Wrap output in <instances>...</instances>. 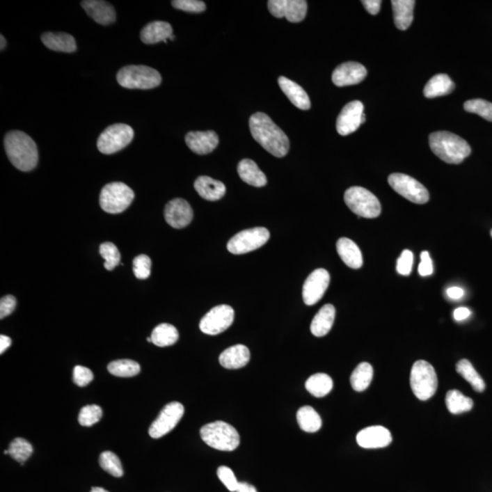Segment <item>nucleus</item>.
<instances>
[{
  "mask_svg": "<svg viewBox=\"0 0 492 492\" xmlns=\"http://www.w3.org/2000/svg\"><path fill=\"white\" fill-rule=\"evenodd\" d=\"M249 127L253 139L271 154L282 158L289 152L290 143L287 135L268 115L263 113L252 115Z\"/></svg>",
  "mask_w": 492,
  "mask_h": 492,
  "instance_id": "nucleus-1",
  "label": "nucleus"
},
{
  "mask_svg": "<svg viewBox=\"0 0 492 492\" xmlns=\"http://www.w3.org/2000/svg\"><path fill=\"white\" fill-rule=\"evenodd\" d=\"M6 153L8 160L22 172H31L38 161V147L28 134L20 131H13L6 135Z\"/></svg>",
  "mask_w": 492,
  "mask_h": 492,
  "instance_id": "nucleus-2",
  "label": "nucleus"
},
{
  "mask_svg": "<svg viewBox=\"0 0 492 492\" xmlns=\"http://www.w3.org/2000/svg\"><path fill=\"white\" fill-rule=\"evenodd\" d=\"M431 151L445 163L459 164L470 154L471 148L466 141L452 132H433L429 136Z\"/></svg>",
  "mask_w": 492,
  "mask_h": 492,
  "instance_id": "nucleus-3",
  "label": "nucleus"
},
{
  "mask_svg": "<svg viewBox=\"0 0 492 492\" xmlns=\"http://www.w3.org/2000/svg\"><path fill=\"white\" fill-rule=\"evenodd\" d=\"M200 434L208 446L221 452H234L240 445L239 433L223 421H214L203 426Z\"/></svg>",
  "mask_w": 492,
  "mask_h": 492,
  "instance_id": "nucleus-4",
  "label": "nucleus"
},
{
  "mask_svg": "<svg viewBox=\"0 0 492 492\" xmlns=\"http://www.w3.org/2000/svg\"><path fill=\"white\" fill-rule=\"evenodd\" d=\"M117 81L123 88L150 90L161 84V76L152 68L143 65H129L119 70Z\"/></svg>",
  "mask_w": 492,
  "mask_h": 492,
  "instance_id": "nucleus-5",
  "label": "nucleus"
},
{
  "mask_svg": "<svg viewBox=\"0 0 492 492\" xmlns=\"http://www.w3.org/2000/svg\"><path fill=\"white\" fill-rule=\"evenodd\" d=\"M411 386L415 396L428 400L438 390L437 373L431 364L425 360L415 362L411 373Z\"/></svg>",
  "mask_w": 492,
  "mask_h": 492,
  "instance_id": "nucleus-6",
  "label": "nucleus"
},
{
  "mask_svg": "<svg viewBox=\"0 0 492 492\" xmlns=\"http://www.w3.org/2000/svg\"><path fill=\"white\" fill-rule=\"evenodd\" d=\"M134 197V191L128 185L120 182H111L102 188L100 205L106 213L120 214L131 205Z\"/></svg>",
  "mask_w": 492,
  "mask_h": 492,
  "instance_id": "nucleus-7",
  "label": "nucleus"
},
{
  "mask_svg": "<svg viewBox=\"0 0 492 492\" xmlns=\"http://www.w3.org/2000/svg\"><path fill=\"white\" fill-rule=\"evenodd\" d=\"M344 203L359 217L373 219L381 214V205L371 191L363 187H354L344 193Z\"/></svg>",
  "mask_w": 492,
  "mask_h": 492,
  "instance_id": "nucleus-8",
  "label": "nucleus"
},
{
  "mask_svg": "<svg viewBox=\"0 0 492 492\" xmlns=\"http://www.w3.org/2000/svg\"><path fill=\"white\" fill-rule=\"evenodd\" d=\"M134 131L131 126L117 123L109 126L100 135L97 147L99 151L104 154H113L128 146L134 140Z\"/></svg>",
  "mask_w": 492,
  "mask_h": 492,
  "instance_id": "nucleus-9",
  "label": "nucleus"
},
{
  "mask_svg": "<svg viewBox=\"0 0 492 492\" xmlns=\"http://www.w3.org/2000/svg\"><path fill=\"white\" fill-rule=\"evenodd\" d=\"M270 238V232L267 228H255L244 230L228 241V251L234 255L255 251L267 244Z\"/></svg>",
  "mask_w": 492,
  "mask_h": 492,
  "instance_id": "nucleus-10",
  "label": "nucleus"
},
{
  "mask_svg": "<svg viewBox=\"0 0 492 492\" xmlns=\"http://www.w3.org/2000/svg\"><path fill=\"white\" fill-rule=\"evenodd\" d=\"M388 184L392 189L408 201L417 205H424L429 200V191L424 185L412 177L403 173H393L388 177Z\"/></svg>",
  "mask_w": 492,
  "mask_h": 492,
  "instance_id": "nucleus-11",
  "label": "nucleus"
},
{
  "mask_svg": "<svg viewBox=\"0 0 492 492\" xmlns=\"http://www.w3.org/2000/svg\"><path fill=\"white\" fill-rule=\"evenodd\" d=\"M234 319L235 311L231 306L217 305L202 318L200 329L206 335H219L232 326Z\"/></svg>",
  "mask_w": 492,
  "mask_h": 492,
  "instance_id": "nucleus-12",
  "label": "nucleus"
},
{
  "mask_svg": "<svg viewBox=\"0 0 492 492\" xmlns=\"http://www.w3.org/2000/svg\"><path fill=\"white\" fill-rule=\"evenodd\" d=\"M184 414V408L180 402H170L161 411L149 429L152 438H160L175 428Z\"/></svg>",
  "mask_w": 492,
  "mask_h": 492,
  "instance_id": "nucleus-13",
  "label": "nucleus"
},
{
  "mask_svg": "<svg viewBox=\"0 0 492 492\" xmlns=\"http://www.w3.org/2000/svg\"><path fill=\"white\" fill-rule=\"evenodd\" d=\"M330 275L328 271L320 268L315 270L306 278L303 285V300L306 305H314L319 302L328 290Z\"/></svg>",
  "mask_w": 492,
  "mask_h": 492,
  "instance_id": "nucleus-14",
  "label": "nucleus"
},
{
  "mask_svg": "<svg viewBox=\"0 0 492 492\" xmlns=\"http://www.w3.org/2000/svg\"><path fill=\"white\" fill-rule=\"evenodd\" d=\"M267 4L273 17H285L293 23L301 22L308 13V2L305 0H269Z\"/></svg>",
  "mask_w": 492,
  "mask_h": 492,
  "instance_id": "nucleus-15",
  "label": "nucleus"
},
{
  "mask_svg": "<svg viewBox=\"0 0 492 492\" xmlns=\"http://www.w3.org/2000/svg\"><path fill=\"white\" fill-rule=\"evenodd\" d=\"M364 105L359 101L347 103L337 120V131L342 136L355 132L360 127L364 116Z\"/></svg>",
  "mask_w": 492,
  "mask_h": 492,
  "instance_id": "nucleus-16",
  "label": "nucleus"
},
{
  "mask_svg": "<svg viewBox=\"0 0 492 492\" xmlns=\"http://www.w3.org/2000/svg\"><path fill=\"white\" fill-rule=\"evenodd\" d=\"M164 218L168 225L175 229H182L189 225L193 218V212L189 203L177 198L165 206Z\"/></svg>",
  "mask_w": 492,
  "mask_h": 492,
  "instance_id": "nucleus-17",
  "label": "nucleus"
},
{
  "mask_svg": "<svg viewBox=\"0 0 492 492\" xmlns=\"http://www.w3.org/2000/svg\"><path fill=\"white\" fill-rule=\"evenodd\" d=\"M367 74L366 68L358 63H344L340 65L332 74L335 86L344 87L360 84Z\"/></svg>",
  "mask_w": 492,
  "mask_h": 492,
  "instance_id": "nucleus-18",
  "label": "nucleus"
},
{
  "mask_svg": "<svg viewBox=\"0 0 492 492\" xmlns=\"http://www.w3.org/2000/svg\"><path fill=\"white\" fill-rule=\"evenodd\" d=\"M356 442L364 449H381L392 442V435L382 426H372L362 429L356 435Z\"/></svg>",
  "mask_w": 492,
  "mask_h": 492,
  "instance_id": "nucleus-19",
  "label": "nucleus"
},
{
  "mask_svg": "<svg viewBox=\"0 0 492 492\" xmlns=\"http://www.w3.org/2000/svg\"><path fill=\"white\" fill-rule=\"evenodd\" d=\"M185 143L191 152L196 154L205 155L216 148L219 138L214 131L191 132L185 136Z\"/></svg>",
  "mask_w": 492,
  "mask_h": 492,
  "instance_id": "nucleus-20",
  "label": "nucleus"
},
{
  "mask_svg": "<svg viewBox=\"0 0 492 492\" xmlns=\"http://www.w3.org/2000/svg\"><path fill=\"white\" fill-rule=\"evenodd\" d=\"M82 8L88 16L99 24L108 26L116 22V13L113 6L102 0H85L81 2Z\"/></svg>",
  "mask_w": 492,
  "mask_h": 492,
  "instance_id": "nucleus-21",
  "label": "nucleus"
},
{
  "mask_svg": "<svg viewBox=\"0 0 492 492\" xmlns=\"http://www.w3.org/2000/svg\"><path fill=\"white\" fill-rule=\"evenodd\" d=\"M278 84L283 93L296 108L303 111H308L311 108L310 99L308 93L296 82L281 76L279 77Z\"/></svg>",
  "mask_w": 492,
  "mask_h": 492,
  "instance_id": "nucleus-22",
  "label": "nucleus"
},
{
  "mask_svg": "<svg viewBox=\"0 0 492 492\" xmlns=\"http://www.w3.org/2000/svg\"><path fill=\"white\" fill-rule=\"evenodd\" d=\"M250 361L248 347L244 344H235L225 349L219 356L221 366L228 370H239L246 367Z\"/></svg>",
  "mask_w": 492,
  "mask_h": 492,
  "instance_id": "nucleus-23",
  "label": "nucleus"
},
{
  "mask_svg": "<svg viewBox=\"0 0 492 492\" xmlns=\"http://www.w3.org/2000/svg\"><path fill=\"white\" fill-rule=\"evenodd\" d=\"M194 188L199 196L207 201H218L226 193L225 185L208 176H200L194 182Z\"/></svg>",
  "mask_w": 492,
  "mask_h": 492,
  "instance_id": "nucleus-24",
  "label": "nucleus"
},
{
  "mask_svg": "<svg viewBox=\"0 0 492 492\" xmlns=\"http://www.w3.org/2000/svg\"><path fill=\"white\" fill-rule=\"evenodd\" d=\"M337 250L342 261L352 268L359 269L363 265V256L359 247L349 238H340L337 243Z\"/></svg>",
  "mask_w": 492,
  "mask_h": 492,
  "instance_id": "nucleus-25",
  "label": "nucleus"
},
{
  "mask_svg": "<svg viewBox=\"0 0 492 492\" xmlns=\"http://www.w3.org/2000/svg\"><path fill=\"white\" fill-rule=\"evenodd\" d=\"M335 309L334 305H325L318 311L312 321L310 330L315 337L322 338L328 335L334 325Z\"/></svg>",
  "mask_w": 492,
  "mask_h": 492,
  "instance_id": "nucleus-26",
  "label": "nucleus"
},
{
  "mask_svg": "<svg viewBox=\"0 0 492 492\" xmlns=\"http://www.w3.org/2000/svg\"><path fill=\"white\" fill-rule=\"evenodd\" d=\"M173 35V26L165 22H153L149 23L141 31V40L145 44H155L164 41Z\"/></svg>",
  "mask_w": 492,
  "mask_h": 492,
  "instance_id": "nucleus-27",
  "label": "nucleus"
},
{
  "mask_svg": "<svg viewBox=\"0 0 492 492\" xmlns=\"http://www.w3.org/2000/svg\"><path fill=\"white\" fill-rule=\"evenodd\" d=\"M41 40L44 45L51 51L72 53L77 49L75 38L72 35L63 32H47L41 36Z\"/></svg>",
  "mask_w": 492,
  "mask_h": 492,
  "instance_id": "nucleus-28",
  "label": "nucleus"
},
{
  "mask_svg": "<svg viewBox=\"0 0 492 492\" xmlns=\"http://www.w3.org/2000/svg\"><path fill=\"white\" fill-rule=\"evenodd\" d=\"M394 22L400 31H406L413 22V10L416 2L414 0H393Z\"/></svg>",
  "mask_w": 492,
  "mask_h": 492,
  "instance_id": "nucleus-29",
  "label": "nucleus"
},
{
  "mask_svg": "<svg viewBox=\"0 0 492 492\" xmlns=\"http://www.w3.org/2000/svg\"><path fill=\"white\" fill-rule=\"evenodd\" d=\"M238 175L244 182L255 187H263L267 184V176L259 169L257 164L250 159H244L238 164Z\"/></svg>",
  "mask_w": 492,
  "mask_h": 492,
  "instance_id": "nucleus-30",
  "label": "nucleus"
},
{
  "mask_svg": "<svg viewBox=\"0 0 492 492\" xmlns=\"http://www.w3.org/2000/svg\"><path fill=\"white\" fill-rule=\"evenodd\" d=\"M455 88L454 82L446 74H438L433 77L424 88V96L433 99L447 95Z\"/></svg>",
  "mask_w": 492,
  "mask_h": 492,
  "instance_id": "nucleus-31",
  "label": "nucleus"
},
{
  "mask_svg": "<svg viewBox=\"0 0 492 492\" xmlns=\"http://www.w3.org/2000/svg\"><path fill=\"white\" fill-rule=\"evenodd\" d=\"M296 418L300 429L305 432H317L322 427V420H321L319 414L310 406L300 408L297 411Z\"/></svg>",
  "mask_w": 492,
  "mask_h": 492,
  "instance_id": "nucleus-32",
  "label": "nucleus"
},
{
  "mask_svg": "<svg viewBox=\"0 0 492 492\" xmlns=\"http://www.w3.org/2000/svg\"><path fill=\"white\" fill-rule=\"evenodd\" d=\"M333 380L328 374L317 373L311 376L305 382V388L316 397H323L333 390Z\"/></svg>",
  "mask_w": 492,
  "mask_h": 492,
  "instance_id": "nucleus-33",
  "label": "nucleus"
},
{
  "mask_svg": "<svg viewBox=\"0 0 492 492\" xmlns=\"http://www.w3.org/2000/svg\"><path fill=\"white\" fill-rule=\"evenodd\" d=\"M152 343L160 347H170L179 340V333L175 326L170 324H161L156 326L152 333Z\"/></svg>",
  "mask_w": 492,
  "mask_h": 492,
  "instance_id": "nucleus-34",
  "label": "nucleus"
},
{
  "mask_svg": "<svg viewBox=\"0 0 492 492\" xmlns=\"http://www.w3.org/2000/svg\"><path fill=\"white\" fill-rule=\"evenodd\" d=\"M373 375V367L370 363L363 362V363L359 364L353 371L351 378H350L353 390L356 392L366 390L370 387V383L372 382Z\"/></svg>",
  "mask_w": 492,
  "mask_h": 492,
  "instance_id": "nucleus-35",
  "label": "nucleus"
},
{
  "mask_svg": "<svg viewBox=\"0 0 492 492\" xmlns=\"http://www.w3.org/2000/svg\"><path fill=\"white\" fill-rule=\"evenodd\" d=\"M456 370L462 378L470 383L474 390L477 392L484 391L486 387L484 380L479 375L473 364L468 359H461L457 364Z\"/></svg>",
  "mask_w": 492,
  "mask_h": 492,
  "instance_id": "nucleus-36",
  "label": "nucleus"
},
{
  "mask_svg": "<svg viewBox=\"0 0 492 492\" xmlns=\"http://www.w3.org/2000/svg\"><path fill=\"white\" fill-rule=\"evenodd\" d=\"M473 400L464 396L461 391L450 390L446 396V405L450 413L461 414L471 411L473 408Z\"/></svg>",
  "mask_w": 492,
  "mask_h": 492,
  "instance_id": "nucleus-37",
  "label": "nucleus"
},
{
  "mask_svg": "<svg viewBox=\"0 0 492 492\" xmlns=\"http://www.w3.org/2000/svg\"><path fill=\"white\" fill-rule=\"evenodd\" d=\"M109 372L111 375L120 376V378H132L137 376L140 373V365L129 359H122L111 362L108 366Z\"/></svg>",
  "mask_w": 492,
  "mask_h": 492,
  "instance_id": "nucleus-38",
  "label": "nucleus"
},
{
  "mask_svg": "<svg viewBox=\"0 0 492 492\" xmlns=\"http://www.w3.org/2000/svg\"><path fill=\"white\" fill-rule=\"evenodd\" d=\"M8 450L15 461L22 464L28 461L29 457L33 453V447H32L31 444L22 438H15L11 442L10 449Z\"/></svg>",
  "mask_w": 492,
  "mask_h": 492,
  "instance_id": "nucleus-39",
  "label": "nucleus"
},
{
  "mask_svg": "<svg viewBox=\"0 0 492 492\" xmlns=\"http://www.w3.org/2000/svg\"><path fill=\"white\" fill-rule=\"evenodd\" d=\"M101 467L111 476L120 478L123 475L122 462L116 454L111 452H102L99 459Z\"/></svg>",
  "mask_w": 492,
  "mask_h": 492,
  "instance_id": "nucleus-40",
  "label": "nucleus"
},
{
  "mask_svg": "<svg viewBox=\"0 0 492 492\" xmlns=\"http://www.w3.org/2000/svg\"><path fill=\"white\" fill-rule=\"evenodd\" d=\"M464 110L468 113L479 115L483 119L492 122V103L482 99L470 100L464 103Z\"/></svg>",
  "mask_w": 492,
  "mask_h": 492,
  "instance_id": "nucleus-41",
  "label": "nucleus"
},
{
  "mask_svg": "<svg viewBox=\"0 0 492 492\" xmlns=\"http://www.w3.org/2000/svg\"><path fill=\"white\" fill-rule=\"evenodd\" d=\"M100 253L104 259L105 269L113 270L120 263V253L117 246L113 243H104L100 247Z\"/></svg>",
  "mask_w": 492,
  "mask_h": 492,
  "instance_id": "nucleus-42",
  "label": "nucleus"
},
{
  "mask_svg": "<svg viewBox=\"0 0 492 492\" xmlns=\"http://www.w3.org/2000/svg\"><path fill=\"white\" fill-rule=\"evenodd\" d=\"M102 417L101 406L97 405L85 406L79 415V423L84 427H90L99 422Z\"/></svg>",
  "mask_w": 492,
  "mask_h": 492,
  "instance_id": "nucleus-43",
  "label": "nucleus"
},
{
  "mask_svg": "<svg viewBox=\"0 0 492 492\" xmlns=\"http://www.w3.org/2000/svg\"><path fill=\"white\" fill-rule=\"evenodd\" d=\"M152 260L148 255H141L134 258V273L138 279H147L151 276Z\"/></svg>",
  "mask_w": 492,
  "mask_h": 492,
  "instance_id": "nucleus-44",
  "label": "nucleus"
},
{
  "mask_svg": "<svg viewBox=\"0 0 492 492\" xmlns=\"http://www.w3.org/2000/svg\"><path fill=\"white\" fill-rule=\"evenodd\" d=\"M173 8L185 13H201L206 10L205 3L198 0H175L172 2Z\"/></svg>",
  "mask_w": 492,
  "mask_h": 492,
  "instance_id": "nucleus-45",
  "label": "nucleus"
},
{
  "mask_svg": "<svg viewBox=\"0 0 492 492\" xmlns=\"http://www.w3.org/2000/svg\"><path fill=\"white\" fill-rule=\"evenodd\" d=\"M217 476L230 491H237L239 482H238L237 477H235L234 471L231 468L226 466L218 468Z\"/></svg>",
  "mask_w": 492,
  "mask_h": 492,
  "instance_id": "nucleus-46",
  "label": "nucleus"
},
{
  "mask_svg": "<svg viewBox=\"0 0 492 492\" xmlns=\"http://www.w3.org/2000/svg\"><path fill=\"white\" fill-rule=\"evenodd\" d=\"M413 253L409 251V250H404V251L402 252V255H400L399 260H397V273L402 276L411 275L412 267H413Z\"/></svg>",
  "mask_w": 492,
  "mask_h": 492,
  "instance_id": "nucleus-47",
  "label": "nucleus"
},
{
  "mask_svg": "<svg viewBox=\"0 0 492 492\" xmlns=\"http://www.w3.org/2000/svg\"><path fill=\"white\" fill-rule=\"evenodd\" d=\"M93 380V373L88 367L76 366L73 370V381L79 387H86Z\"/></svg>",
  "mask_w": 492,
  "mask_h": 492,
  "instance_id": "nucleus-48",
  "label": "nucleus"
},
{
  "mask_svg": "<svg viewBox=\"0 0 492 492\" xmlns=\"http://www.w3.org/2000/svg\"><path fill=\"white\" fill-rule=\"evenodd\" d=\"M17 300L13 296H6L0 300V318L7 317L13 313L16 308Z\"/></svg>",
  "mask_w": 492,
  "mask_h": 492,
  "instance_id": "nucleus-49",
  "label": "nucleus"
},
{
  "mask_svg": "<svg viewBox=\"0 0 492 492\" xmlns=\"http://www.w3.org/2000/svg\"><path fill=\"white\" fill-rule=\"evenodd\" d=\"M421 262L418 267V273L421 276H429L433 273V264L429 253L424 251L420 255Z\"/></svg>",
  "mask_w": 492,
  "mask_h": 492,
  "instance_id": "nucleus-50",
  "label": "nucleus"
},
{
  "mask_svg": "<svg viewBox=\"0 0 492 492\" xmlns=\"http://www.w3.org/2000/svg\"><path fill=\"white\" fill-rule=\"evenodd\" d=\"M362 4H363L368 13L376 15L379 13L382 1H380V0H364V1H362Z\"/></svg>",
  "mask_w": 492,
  "mask_h": 492,
  "instance_id": "nucleus-51",
  "label": "nucleus"
},
{
  "mask_svg": "<svg viewBox=\"0 0 492 492\" xmlns=\"http://www.w3.org/2000/svg\"><path fill=\"white\" fill-rule=\"evenodd\" d=\"M470 316V309L467 308H457L453 313V317L456 321H463Z\"/></svg>",
  "mask_w": 492,
  "mask_h": 492,
  "instance_id": "nucleus-52",
  "label": "nucleus"
},
{
  "mask_svg": "<svg viewBox=\"0 0 492 492\" xmlns=\"http://www.w3.org/2000/svg\"><path fill=\"white\" fill-rule=\"evenodd\" d=\"M447 294L450 299L459 300L464 296V291L461 287H453L447 290Z\"/></svg>",
  "mask_w": 492,
  "mask_h": 492,
  "instance_id": "nucleus-53",
  "label": "nucleus"
},
{
  "mask_svg": "<svg viewBox=\"0 0 492 492\" xmlns=\"http://www.w3.org/2000/svg\"><path fill=\"white\" fill-rule=\"evenodd\" d=\"M11 343L13 341L7 335H0V353H4L11 346Z\"/></svg>",
  "mask_w": 492,
  "mask_h": 492,
  "instance_id": "nucleus-54",
  "label": "nucleus"
},
{
  "mask_svg": "<svg viewBox=\"0 0 492 492\" xmlns=\"http://www.w3.org/2000/svg\"><path fill=\"white\" fill-rule=\"evenodd\" d=\"M237 492H258L255 487L246 482H239L238 484Z\"/></svg>",
  "mask_w": 492,
  "mask_h": 492,
  "instance_id": "nucleus-55",
  "label": "nucleus"
},
{
  "mask_svg": "<svg viewBox=\"0 0 492 492\" xmlns=\"http://www.w3.org/2000/svg\"><path fill=\"white\" fill-rule=\"evenodd\" d=\"M0 38H1V46H0V48L1 49H0L3 51V49L6 48V45H7V41H6V38H4V36H3V35L0 36Z\"/></svg>",
  "mask_w": 492,
  "mask_h": 492,
  "instance_id": "nucleus-56",
  "label": "nucleus"
},
{
  "mask_svg": "<svg viewBox=\"0 0 492 492\" xmlns=\"http://www.w3.org/2000/svg\"><path fill=\"white\" fill-rule=\"evenodd\" d=\"M90 492H109L108 491H106L105 489L101 488V487H94L91 489Z\"/></svg>",
  "mask_w": 492,
  "mask_h": 492,
  "instance_id": "nucleus-57",
  "label": "nucleus"
},
{
  "mask_svg": "<svg viewBox=\"0 0 492 492\" xmlns=\"http://www.w3.org/2000/svg\"><path fill=\"white\" fill-rule=\"evenodd\" d=\"M147 341H148V342H150V343H151L152 338H147Z\"/></svg>",
  "mask_w": 492,
  "mask_h": 492,
  "instance_id": "nucleus-58",
  "label": "nucleus"
},
{
  "mask_svg": "<svg viewBox=\"0 0 492 492\" xmlns=\"http://www.w3.org/2000/svg\"><path fill=\"white\" fill-rule=\"evenodd\" d=\"M175 37L173 36V35H172V36L170 37V40H175Z\"/></svg>",
  "mask_w": 492,
  "mask_h": 492,
  "instance_id": "nucleus-59",
  "label": "nucleus"
},
{
  "mask_svg": "<svg viewBox=\"0 0 492 492\" xmlns=\"http://www.w3.org/2000/svg\"><path fill=\"white\" fill-rule=\"evenodd\" d=\"M491 235H492V231H491Z\"/></svg>",
  "mask_w": 492,
  "mask_h": 492,
  "instance_id": "nucleus-60",
  "label": "nucleus"
}]
</instances>
